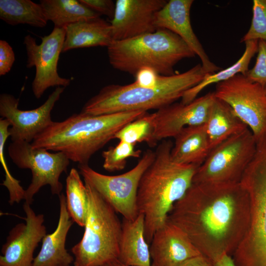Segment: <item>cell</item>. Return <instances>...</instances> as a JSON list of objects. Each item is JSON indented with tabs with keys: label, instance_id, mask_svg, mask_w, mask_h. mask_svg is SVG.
<instances>
[{
	"label": "cell",
	"instance_id": "6da1fadb",
	"mask_svg": "<svg viewBox=\"0 0 266 266\" xmlns=\"http://www.w3.org/2000/svg\"><path fill=\"white\" fill-rule=\"evenodd\" d=\"M167 219L181 229L200 254L214 265L233 256L247 232L249 195L240 183L192 184L173 205Z\"/></svg>",
	"mask_w": 266,
	"mask_h": 266
},
{
	"label": "cell",
	"instance_id": "7a4b0ae2",
	"mask_svg": "<svg viewBox=\"0 0 266 266\" xmlns=\"http://www.w3.org/2000/svg\"><path fill=\"white\" fill-rule=\"evenodd\" d=\"M173 144L170 140L162 141L139 184L137 207L138 213L144 216L145 237L149 244L155 233L166 222L174 203L191 186L199 166L174 162L171 156Z\"/></svg>",
	"mask_w": 266,
	"mask_h": 266
},
{
	"label": "cell",
	"instance_id": "3957f363",
	"mask_svg": "<svg viewBox=\"0 0 266 266\" xmlns=\"http://www.w3.org/2000/svg\"><path fill=\"white\" fill-rule=\"evenodd\" d=\"M147 112L74 113L63 121H53L31 143L35 148L62 152L78 165H89L92 156L114 139L120 129Z\"/></svg>",
	"mask_w": 266,
	"mask_h": 266
},
{
	"label": "cell",
	"instance_id": "277c9868",
	"mask_svg": "<svg viewBox=\"0 0 266 266\" xmlns=\"http://www.w3.org/2000/svg\"><path fill=\"white\" fill-rule=\"evenodd\" d=\"M206 73L199 64L190 69L171 75H160L152 88L140 87L134 82L110 84L84 105L81 112L99 115L119 112L159 110L181 99L186 91L199 84Z\"/></svg>",
	"mask_w": 266,
	"mask_h": 266
},
{
	"label": "cell",
	"instance_id": "5b68a950",
	"mask_svg": "<svg viewBox=\"0 0 266 266\" xmlns=\"http://www.w3.org/2000/svg\"><path fill=\"white\" fill-rule=\"evenodd\" d=\"M107 48L111 66L134 76L144 67L161 75H173L174 67L179 61L196 56L180 36L164 29L126 40H114Z\"/></svg>",
	"mask_w": 266,
	"mask_h": 266
},
{
	"label": "cell",
	"instance_id": "8992f818",
	"mask_svg": "<svg viewBox=\"0 0 266 266\" xmlns=\"http://www.w3.org/2000/svg\"><path fill=\"white\" fill-rule=\"evenodd\" d=\"M82 238L71 248L74 266H103L118 259L122 223L117 212L88 183Z\"/></svg>",
	"mask_w": 266,
	"mask_h": 266
},
{
	"label": "cell",
	"instance_id": "52a82bcc",
	"mask_svg": "<svg viewBox=\"0 0 266 266\" xmlns=\"http://www.w3.org/2000/svg\"><path fill=\"white\" fill-rule=\"evenodd\" d=\"M240 183L249 195L250 221L232 257L235 266H266V141L257 145Z\"/></svg>",
	"mask_w": 266,
	"mask_h": 266
},
{
	"label": "cell",
	"instance_id": "ba28073f",
	"mask_svg": "<svg viewBox=\"0 0 266 266\" xmlns=\"http://www.w3.org/2000/svg\"><path fill=\"white\" fill-rule=\"evenodd\" d=\"M257 147L249 128L230 137L211 150L198 167L192 183L223 185L240 183Z\"/></svg>",
	"mask_w": 266,
	"mask_h": 266
},
{
	"label": "cell",
	"instance_id": "9c48e42d",
	"mask_svg": "<svg viewBox=\"0 0 266 266\" xmlns=\"http://www.w3.org/2000/svg\"><path fill=\"white\" fill-rule=\"evenodd\" d=\"M155 156V152L147 150L133 168L116 175L99 173L89 165H78V167L84 182L90 184L117 213L124 219L133 220L139 214L136 200L139 182Z\"/></svg>",
	"mask_w": 266,
	"mask_h": 266
},
{
	"label": "cell",
	"instance_id": "30bf717a",
	"mask_svg": "<svg viewBox=\"0 0 266 266\" xmlns=\"http://www.w3.org/2000/svg\"><path fill=\"white\" fill-rule=\"evenodd\" d=\"M9 157L19 168L29 169L32 181L25 190L24 200L30 204L34 196L43 186L49 185L53 195L62 194L63 186L60 177L66 172L70 160L63 153H50L43 148H35L26 141L11 142L8 147Z\"/></svg>",
	"mask_w": 266,
	"mask_h": 266
},
{
	"label": "cell",
	"instance_id": "8fae6325",
	"mask_svg": "<svg viewBox=\"0 0 266 266\" xmlns=\"http://www.w3.org/2000/svg\"><path fill=\"white\" fill-rule=\"evenodd\" d=\"M215 96L227 103L251 131L257 144L266 140L265 88L238 74L216 84Z\"/></svg>",
	"mask_w": 266,
	"mask_h": 266
},
{
	"label": "cell",
	"instance_id": "7c38bea8",
	"mask_svg": "<svg viewBox=\"0 0 266 266\" xmlns=\"http://www.w3.org/2000/svg\"><path fill=\"white\" fill-rule=\"evenodd\" d=\"M65 28L54 27L51 33L41 37L37 44L34 37L25 36L24 44L27 55V67H35V75L32 84L33 94L40 98L44 92L51 87H66L71 79L61 77L58 72L60 55L62 53L65 38Z\"/></svg>",
	"mask_w": 266,
	"mask_h": 266
},
{
	"label": "cell",
	"instance_id": "4fadbf2b",
	"mask_svg": "<svg viewBox=\"0 0 266 266\" xmlns=\"http://www.w3.org/2000/svg\"><path fill=\"white\" fill-rule=\"evenodd\" d=\"M65 87H58L40 106L29 110L19 108V100L13 95L2 93L0 95V115L7 120L12 142L32 143L34 138L53 121L51 113L60 99Z\"/></svg>",
	"mask_w": 266,
	"mask_h": 266
},
{
	"label": "cell",
	"instance_id": "5bb4252c",
	"mask_svg": "<svg viewBox=\"0 0 266 266\" xmlns=\"http://www.w3.org/2000/svg\"><path fill=\"white\" fill-rule=\"evenodd\" d=\"M25 223H19L9 233L2 245L0 266H33V253L46 234L43 214H36L31 204H23Z\"/></svg>",
	"mask_w": 266,
	"mask_h": 266
},
{
	"label": "cell",
	"instance_id": "9a60e30c",
	"mask_svg": "<svg viewBox=\"0 0 266 266\" xmlns=\"http://www.w3.org/2000/svg\"><path fill=\"white\" fill-rule=\"evenodd\" d=\"M215 98L214 92L197 98L188 104L173 103L154 112V147L158 142L174 137L183 128L205 124Z\"/></svg>",
	"mask_w": 266,
	"mask_h": 266
},
{
	"label": "cell",
	"instance_id": "2e32d148",
	"mask_svg": "<svg viewBox=\"0 0 266 266\" xmlns=\"http://www.w3.org/2000/svg\"><path fill=\"white\" fill-rule=\"evenodd\" d=\"M165 0H117L110 21L113 41L132 38L156 31V13Z\"/></svg>",
	"mask_w": 266,
	"mask_h": 266
},
{
	"label": "cell",
	"instance_id": "e0dca14e",
	"mask_svg": "<svg viewBox=\"0 0 266 266\" xmlns=\"http://www.w3.org/2000/svg\"><path fill=\"white\" fill-rule=\"evenodd\" d=\"M193 0H170L156 14L157 29L169 30L180 36L200 60L204 71L213 73L221 69L211 61L194 33L190 20Z\"/></svg>",
	"mask_w": 266,
	"mask_h": 266
},
{
	"label": "cell",
	"instance_id": "ac0fdd59",
	"mask_svg": "<svg viewBox=\"0 0 266 266\" xmlns=\"http://www.w3.org/2000/svg\"><path fill=\"white\" fill-rule=\"evenodd\" d=\"M150 244L151 266H179L201 255L187 235L168 219L155 233Z\"/></svg>",
	"mask_w": 266,
	"mask_h": 266
},
{
	"label": "cell",
	"instance_id": "d6986e66",
	"mask_svg": "<svg viewBox=\"0 0 266 266\" xmlns=\"http://www.w3.org/2000/svg\"><path fill=\"white\" fill-rule=\"evenodd\" d=\"M60 214L58 225L51 233L42 240L41 249L34 258L33 266H70L74 258L66 248L67 233L73 223L67 209L66 198L59 196Z\"/></svg>",
	"mask_w": 266,
	"mask_h": 266
},
{
	"label": "cell",
	"instance_id": "ffe728a7",
	"mask_svg": "<svg viewBox=\"0 0 266 266\" xmlns=\"http://www.w3.org/2000/svg\"><path fill=\"white\" fill-rule=\"evenodd\" d=\"M144 216L123 218L118 260L127 266H151L150 246L145 237Z\"/></svg>",
	"mask_w": 266,
	"mask_h": 266
},
{
	"label": "cell",
	"instance_id": "44dd1931",
	"mask_svg": "<svg viewBox=\"0 0 266 266\" xmlns=\"http://www.w3.org/2000/svg\"><path fill=\"white\" fill-rule=\"evenodd\" d=\"M62 53L71 49L108 47L113 41L110 23L100 17L79 21L65 28Z\"/></svg>",
	"mask_w": 266,
	"mask_h": 266
},
{
	"label": "cell",
	"instance_id": "7402d4cb",
	"mask_svg": "<svg viewBox=\"0 0 266 266\" xmlns=\"http://www.w3.org/2000/svg\"><path fill=\"white\" fill-rule=\"evenodd\" d=\"M174 138L171 156L179 164L200 166L211 150L205 124L186 127Z\"/></svg>",
	"mask_w": 266,
	"mask_h": 266
},
{
	"label": "cell",
	"instance_id": "603a6c76",
	"mask_svg": "<svg viewBox=\"0 0 266 266\" xmlns=\"http://www.w3.org/2000/svg\"><path fill=\"white\" fill-rule=\"evenodd\" d=\"M211 149L247 126L225 102L215 97L205 123Z\"/></svg>",
	"mask_w": 266,
	"mask_h": 266
},
{
	"label": "cell",
	"instance_id": "cb8c5ba5",
	"mask_svg": "<svg viewBox=\"0 0 266 266\" xmlns=\"http://www.w3.org/2000/svg\"><path fill=\"white\" fill-rule=\"evenodd\" d=\"M39 3L47 20L56 28H65L79 21L100 17L79 0H41Z\"/></svg>",
	"mask_w": 266,
	"mask_h": 266
},
{
	"label": "cell",
	"instance_id": "d4e9b609",
	"mask_svg": "<svg viewBox=\"0 0 266 266\" xmlns=\"http://www.w3.org/2000/svg\"><path fill=\"white\" fill-rule=\"evenodd\" d=\"M258 41V40H253L244 42L245 51L236 62L226 69L213 73H206L199 84L185 92L181 98V102L188 104L192 102L197 98L200 92L211 84L226 81L238 74L245 75L249 70L251 59L257 53Z\"/></svg>",
	"mask_w": 266,
	"mask_h": 266
},
{
	"label": "cell",
	"instance_id": "484cf974",
	"mask_svg": "<svg viewBox=\"0 0 266 266\" xmlns=\"http://www.w3.org/2000/svg\"><path fill=\"white\" fill-rule=\"evenodd\" d=\"M0 19L12 26L38 28L45 27L48 22L40 4L31 0H0Z\"/></svg>",
	"mask_w": 266,
	"mask_h": 266
},
{
	"label": "cell",
	"instance_id": "4316f807",
	"mask_svg": "<svg viewBox=\"0 0 266 266\" xmlns=\"http://www.w3.org/2000/svg\"><path fill=\"white\" fill-rule=\"evenodd\" d=\"M80 174L72 168L66 179V202L68 212L74 222L79 226L85 225L88 211L86 188Z\"/></svg>",
	"mask_w": 266,
	"mask_h": 266
},
{
	"label": "cell",
	"instance_id": "83f0119b",
	"mask_svg": "<svg viewBox=\"0 0 266 266\" xmlns=\"http://www.w3.org/2000/svg\"><path fill=\"white\" fill-rule=\"evenodd\" d=\"M154 130V113L147 112L124 126L115 134L114 139L133 145L138 143L145 142L149 147H153Z\"/></svg>",
	"mask_w": 266,
	"mask_h": 266
},
{
	"label": "cell",
	"instance_id": "f1b7e54d",
	"mask_svg": "<svg viewBox=\"0 0 266 266\" xmlns=\"http://www.w3.org/2000/svg\"><path fill=\"white\" fill-rule=\"evenodd\" d=\"M9 122L3 118L0 119V162L5 172V179L1 185L8 190L9 194V203L12 205L24 199L25 190L20 184V181L15 179L8 168L4 154V148L7 138L10 136Z\"/></svg>",
	"mask_w": 266,
	"mask_h": 266
},
{
	"label": "cell",
	"instance_id": "f546056e",
	"mask_svg": "<svg viewBox=\"0 0 266 266\" xmlns=\"http://www.w3.org/2000/svg\"><path fill=\"white\" fill-rule=\"evenodd\" d=\"M141 151L135 150L134 145L119 141L114 147H110L102 153L103 158V167L110 172L123 170L126 167L129 158H139Z\"/></svg>",
	"mask_w": 266,
	"mask_h": 266
},
{
	"label": "cell",
	"instance_id": "4dcf8cb0",
	"mask_svg": "<svg viewBox=\"0 0 266 266\" xmlns=\"http://www.w3.org/2000/svg\"><path fill=\"white\" fill-rule=\"evenodd\" d=\"M262 40L266 42V0H253L250 27L240 42Z\"/></svg>",
	"mask_w": 266,
	"mask_h": 266
},
{
	"label": "cell",
	"instance_id": "1f68e13d",
	"mask_svg": "<svg viewBox=\"0 0 266 266\" xmlns=\"http://www.w3.org/2000/svg\"><path fill=\"white\" fill-rule=\"evenodd\" d=\"M247 78L253 83L266 88V42L259 40L257 56L253 68L245 74Z\"/></svg>",
	"mask_w": 266,
	"mask_h": 266
},
{
	"label": "cell",
	"instance_id": "d6a6232c",
	"mask_svg": "<svg viewBox=\"0 0 266 266\" xmlns=\"http://www.w3.org/2000/svg\"><path fill=\"white\" fill-rule=\"evenodd\" d=\"M79 1L100 15L102 14L112 19L115 12V3L111 0H79Z\"/></svg>",
	"mask_w": 266,
	"mask_h": 266
},
{
	"label": "cell",
	"instance_id": "836d02e7",
	"mask_svg": "<svg viewBox=\"0 0 266 266\" xmlns=\"http://www.w3.org/2000/svg\"><path fill=\"white\" fill-rule=\"evenodd\" d=\"M15 54L12 47L5 40H0V75L9 72L15 61Z\"/></svg>",
	"mask_w": 266,
	"mask_h": 266
},
{
	"label": "cell",
	"instance_id": "e575fe53",
	"mask_svg": "<svg viewBox=\"0 0 266 266\" xmlns=\"http://www.w3.org/2000/svg\"><path fill=\"white\" fill-rule=\"evenodd\" d=\"M160 75L150 67H142L136 73L134 82L140 87L152 88L157 85Z\"/></svg>",
	"mask_w": 266,
	"mask_h": 266
},
{
	"label": "cell",
	"instance_id": "d590c367",
	"mask_svg": "<svg viewBox=\"0 0 266 266\" xmlns=\"http://www.w3.org/2000/svg\"><path fill=\"white\" fill-rule=\"evenodd\" d=\"M179 266H215L209 260L200 255L184 262Z\"/></svg>",
	"mask_w": 266,
	"mask_h": 266
},
{
	"label": "cell",
	"instance_id": "8d00e7d4",
	"mask_svg": "<svg viewBox=\"0 0 266 266\" xmlns=\"http://www.w3.org/2000/svg\"><path fill=\"white\" fill-rule=\"evenodd\" d=\"M215 266H235L233 258L228 254H224L214 264Z\"/></svg>",
	"mask_w": 266,
	"mask_h": 266
},
{
	"label": "cell",
	"instance_id": "74e56055",
	"mask_svg": "<svg viewBox=\"0 0 266 266\" xmlns=\"http://www.w3.org/2000/svg\"><path fill=\"white\" fill-rule=\"evenodd\" d=\"M103 266H127L121 263L118 259L108 263Z\"/></svg>",
	"mask_w": 266,
	"mask_h": 266
},
{
	"label": "cell",
	"instance_id": "f35d334b",
	"mask_svg": "<svg viewBox=\"0 0 266 266\" xmlns=\"http://www.w3.org/2000/svg\"><path fill=\"white\" fill-rule=\"evenodd\" d=\"M265 91H266V88H265Z\"/></svg>",
	"mask_w": 266,
	"mask_h": 266
}]
</instances>
